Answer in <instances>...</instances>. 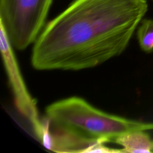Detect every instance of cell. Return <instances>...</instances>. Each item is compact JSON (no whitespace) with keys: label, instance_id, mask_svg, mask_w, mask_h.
Listing matches in <instances>:
<instances>
[{"label":"cell","instance_id":"4","mask_svg":"<svg viewBox=\"0 0 153 153\" xmlns=\"http://www.w3.org/2000/svg\"><path fill=\"white\" fill-rule=\"evenodd\" d=\"M0 48L2 59L11 87L14 104L20 114L30 124L40 142L47 127V121L41 120L36 100L29 93L24 81L17 59L4 27L0 25Z\"/></svg>","mask_w":153,"mask_h":153},{"label":"cell","instance_id":"7","mask_svg":"<svg viewBox=\"0 0 153 153\" xmlns=\"http://www.w3.org/2000/svg\"><path fill=\"white\" fill-rule=\"evenodd\" d=\"M137 38L142 51L153 52V20L144 19L137 30Z\"/></svg>","mask_w":153,"mask_h":153},{"label":"cell","instance_id":"1","mask_svg":"<svg viewBox=\"0 0 153 153\" xmlns=\"http://www.w3.org/2000/svg\"><path fill=\"white\" fill-rule=\"evenodd\" d=\"M147 10L146 0H74L44 26L32 66L38 71L98 66L123 53Z\"/></svg>","mask_w":153,"mask_h":153},{"label":"cell","instance_id":"5","mask_svg":"<svg viewBox=\"0 0 153 153\" xmlns=\"http://www.w3.org/2000/svg\"><path fill=\"white\" fill-rule=\"evenodd\" d=\"M105 143L50 124L49 136L44 146L50 151L60 153L124 152L123 149L109 148Z\"/></svg>","mask_w":153,"mask_h":153},{"label":"cell","instance_id":"3","mask_svg":"<svg viewBox=\"0 0 153 153\" xmlns=\"http://www.w3.org/2000/svg\"><path fill=\"white\" fill-rule=\"evenodd\" d=\"M53 0H0V25L13 48L34 44L45 26Z\"/></svg>","mask_w":153,"mask_h":153},{"label":"cell","instance_id":"8","mask_svg":"<svg viewBox=\"0 0 153 153\" xmlns=\"http://www.w3.org/2000/svg\"><path fill=\"white\" fill-rule=\"evenodd\" d=\"M152 151L153 152V140H152Z\"/></svg>","mask_w":153,"mask_h":153},{"label":"cell","instance_id":"6","mask_svg":"<svg viewBox=\"0 0 153 153\" xmlns=\"http://www.w3.org/2000/svg\"><path fill=\"white\" fill-rule=\"evenodd\" d=\"M120 145L124 152H152V140L145 130H136L124 133L114 141Z\"/></svg>","mask_w":153,"mask_h":153},{"label":"cell","instance_id":"2","mask_svg":"<svg viewBox=\"0 0 153 153\" xmlns=\"http://www.w3.org/2000/svg\"><path fill=\"white\" fill-rule=\"evenodd\" d=\"M51 126L105 142L132 131L153 130V123L131 120L103 112L76 96L52 103L45 110Z\"/></svg>","mask_w":153,"mask_h":153}]
</instances>
